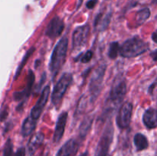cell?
Returning <instances> with one entry per match:
<instances>
[{"mask_svg":"<svg viewBox=\"0 0 157 156\" xmlns=\"http://www.w3.org/2000/svg\"><path fill=\"white\" fill-rule=\"evenodd\" d=\"M67 47H68V39L66 37H63L55 45L52 57H51L50 63H49V70L52 75V77L55 78L61 70L62 66L65 62L66 56H67Z\"/></svg>","mask_w":157,"mask_h":156,"instance_id":"6da1fadb","label":"cell"},{"mask_svg":"<svg viewBox=\"0 0 157 156\" xmlns=\"http://www.w3.org/2000/svg\"><path fill=\"white\" fill-rule=\"evenodd\" d=\"M149 44L140 37L135 36L124 41L121 46L120 54L126 58H136L147 51Z\"/></svg>","mask_w":157,"mask_h":156,"instance_id":"7a4b0ae2","label":"cell"},{"mask_svg":"<svg viewBox=\"0 0 157 156\" xmlns=\"http://www.w3.org/2000/svg\"><path fill=\"white\" fill-rule=\"evenodd\" d=\"M106 69H107V65L101 64L92 73L91 79H90V84H89V91H90V102H94L96 100L101 93Z\"/></svg>","mask_w":157,"mask_h":156,"instance_id":"3957f363","label":"cell"},{"mask_svg":"<svg viewBox=\"0 0 157 156\" xmlns=\"http://www.w3.org/2000/svg\"><path fill=\"white\" fill-rule=\"evenodd\" d=\"M73 80V76L71 73H64L57 82L52 94V102L54 106L58 107L66 91Z\"/></svg>","mask_w":157,"mask_h":156,"instance_id":"277c9868","label":"cell"},{"mask_svg":"<svg viewBox=\"0 0 157 156\" xmlns=\"http://www.w3.org/2000/svg\"><path fill=\"white\" fill-rule=\"evenodd\" d=\"M113 138V127L111 122L106 125L98 143L94 156H107Z\"/></svg>","mask_w":157,"mask_h":156,"instance_id":"5b68a950","label":"cell"},{"mask_svg":"<svg viewBox=\"0 0 157 156\" xmlns=\"http://www.w3.org/2000/svg\"><path fill=\"white\" fill-rule=\"evenodd\" d=\"M127 83H126L125 78L122 75L115 77L111 89H110V96H109L110 102L118 104L122 102L127 93Z\"/></svg>","mask_w":157,"mask_h":156,"instance_id":"8992f818","label":"cell"},{"mask_svg":"<svg viewBox=\"0 0 157 156\" xmlns=\"http://www.w3.org/2000/svg\"><path fill=\"white\" fill-rule=\"evenodd\" d=\"M90 30V25L88 24L79 26L75 29L72 35V47L75 50L82 48L87 44Z\"/></svg>","mask_w":157,"mask_h":156,"instance_id":"52a82bcc","label":"cell"},{"mask_svg":"<svg viewBox=\"0 0 157 156\" xmlns=\"http://www.w3.org/2000/svg\"><path fill=\"white\" fill-rule=\"evenodd\" d=\"M133 113V104L127 102L122 105L117 115V125L120 128H127L130 126Z\"/></svg>","mask_w":157,"mask_h":156,"instance_id":"ba28073f","label":"cell"},{"mask_svg":"<svg viewBox=\"0 0 157 156\" xmlns=\"http://www.w3.org/2000/svg\"><path fill=\"white\" fill-rule=\"evenodd\" d=\"M28 79H27V84H26V87L22 91L19 92H15L14 93V99L16 101H21L20 102L19 106L17 107V110H21L22 108L23 105L25 102L26 99L29 98V95H30L31 92H32V87H33V84L35 83V76L34 74L33 71L32 70H29V75H28Z\"/></svg>","mask_w":157,"mask_h":156,"instance_id":"9c48e42d","label":"cell"},{"mask_svg":"<svg viewBox=\"0 0 157 156\" xmlns=\"http://www.w3.org/2000/svg\"><path fill=\"white\" fill-rule=\"evenodd\" d=\"M49 94H50V87L46 86L42 90L41 96L39 97L38 100L37 101L36 104L32 107V110H31V117L33 118L34 119H36V120L40 117L44 106H46V103H47Z\"/></svg>","mask_w":157,"mask_h":156,"instance_id":"30bf717a","label":"cell"},{"mask_svg":"<svg viewBox=\"0 0 157 156\" xmlns=\"http://www.w3.org/2000/svg\"><path fill=\"white\" fill-rule=\"evenodd\" d=\"M64 28V23L59 17H54L48 24L45 30V35L54 39L62 34Z\"/></svg>","mask_w":157,"mask_h":156,"instance_id":"8fae6325","label":"cell"},{"mask_svg":"<svg viewBox=\"0 0 157 156\" xmlns=\"http://www.w3.org/2000/svg\"><path fill=\"white\" fill-rule=\"evenodd\" d=\"M67 116H68L67 112H62L57 119L55 133H54L53 136V141L55 143H58L62 139L64 129H65L66 123H67Z\"/></svg>","mask_w":157,"mask_h":156,"instance_id":"7c38bea8","label":"cell"},{"mask_svg":"<svg viewBox=\"0 0 157 156\" xmlns=\"http://www.w3.org/2000/svg\"><path fill=\"white\" fill-rule=\"evenodd\" d=\"M44 135L42 132H37L32 136L28 144L29 156H35V153L42 146L44 142Z\"/></svg>","mask_w":157,"mask_h":156,"instance_id":"4fadbf2b","label":"cell"},{"mask_svg":"<svg viewBox=\"0 0 157 156\" xmlns=\"http://www.w3.org/2000/svg\"><path fill=\"white\" fill-rule=\"evenodd\" d=\"M143 122L149 129L157 128V109L153 107L147 109L143 116Z\"/></svg>","mask_w":157,"mask_h":156,"instance_id":"5bb4252c","label":"cell"},{"mask_svg":"<svg viewBox=\"0 0 157 156\" xmlns=\"http://www.w3.org/2000/svg\"><path fill=\"white\" fill-rule=\"evenodd\" d=\"M78 142L75 139H69L58 150L56 156H73L78 151Z\"/></svg>","mask_w":157,"mask_h":156,"instance_id":"9a60e30c","label":"cell"},{"mask_svg":"<svg viewBox=\"0 0 157 156\" xmlns=\"http://www.w3.org/2000/svg\"><path fill=\"white\" fill-rule=\"evenodd\" d=\"M111 18V12H109L107 14L99 13L97 15L94 20V28L96 30L102 32L108 28Z\"/></svg>","mask_w":157,"mask_h":156,"instance_id":"2e32d148","label":"cell"},{"mask_svg":"<svg viewBox=\"0 0 157 156\" xmlns=\"http://www.w3.org/2000/svg\"><path fill=\"white\" fill-rule=\"evenodd\" d=\"M37 125V120L34 119L33 118L31 117L30 116H28L23 122L22 125H21V133L24 137L30 136L32 132L35 130V127Z\"/></svg>","mask_w":157,"mask_h":156,"instance_id":"e0dca14e","label":"cell"},{"mask_svg":"<svg viewBox=\"0 0 157 156\" xmlns=\"http://www.w3.org/2000/svg\"><path fill=\"white\" fill-rule=\"evenodd\" d=\"M94 116L91 115L87 116L81 122L79 128V136L81 139H84L90 132L91 128L92 123H93Z\"/></svg>","mask_w":157,"mask_h":156,"instance_id":"ac0fdd59","label":"cell"},{"mask_svg":"<svg viewBox=\"0 0 157 156\" xmlns=\"http://www.w3.org/2000/svg\"><path fill=\"white\" fill-rule=\"evenodd\" d=\"M135 147L137 151H143L149 147V142L147 138L142 133H136L133 138Z\"/></svg>","mask_w":157,"mask_h":156,"instance_id":"d6986e66","label":"cell"},{"mask_svg":"<svg viewBox=\"0 0 157 156\" xmlns=\"http://www.w3.org/2000/svg\"><path fill=\"white\" fill-rule=\"evenodd\" d=\"M150 10L149 8H144V9H140L138 11L136 15L135 21H136V26H140L144 24L150 16Z\"/></svg>","mask_w":157,"mask_h":156,"instance_id":"ffe728a7","label":"cell"},{"mask_svg":"<svg viewBox=\"0 0 157 156\" xmlns=\"http://www.w3.org/2000/svg\"><path fill=\"white\" fill-rule=\"evenodd\" d=\"M35 50V47H31L30 49H29V50L26 51L25 54V56L23 57L22 60H21V63H20L19 66L18 67V68H17L16 70V72H15V76H14V79L16 80L17 78H18V76H19L20 73H21V70H22V69L24 68L25 65L26 64V63H27L28 60H29V58H30L31 56H32V54H33V52Z\"/></svg>","mask_w":157,"mask_h":156,"instance_id":"44dd1931","label":"cell"},{"mask_svg":"<svg viewBox=\"0 0 157 156\" xmlns=\"http://www.w3.org/2000/svg\"><path fill=\"white\" fill-rule=\"evenodd\" d=\"M121 50V46L117 41H113L110 44L108 50V56L110 59H115L117 58L118 54L120 53Z\"/></svg>","mask_w":157,"mask_h":156,"instance_id":"7402d4cb","label":"cell"},{"mask_svg":"<svg viewBox=\"0 0 157 156\" xmlns=\"http://www.w3.org/2000/svg\"><path fill=\"white\" fill-rule=\"evenodd\" d=\"M13 155V144L11 139H9L5 144L3 148L2 156H12Z\"/></svg>","mask_w":157,"mask_h":156,"instance_id":"603a6c76","label":"cell"},{"mask_svg":"<svg viewBox=\"0 0 157 156\" xmlns=\"http://www.w3.org/2000/svg\"><path fill=\"white\" fill-rule=\"evenodd\" d=\"M92 57H93V52L91 50H87L81 58V61L84 64H87V63L90 62Z\"/></svg>","mask_w":157,"mask_h":156,"instance_id":"cb8c5ba5","label":"cell"},{"mask_svg":"<svg viewBox=\"0 0 157 156\" xmlns=\"http://www.w3.org/2000/svg\"><path fill=\"white\" fill-rule=\"evenodd\" d=\"M98 0H89L87 3H86V7L88 9H94L95 7V6L98 3Z\"/></svg>","mask_w":157,"mask_h":156,"instance_id":"d4e9b609","label":"cell"},{"mask_svg":"<svg viewBox=\"0 0 157 156\" xmlns=\"http://www.w3.org/2000/svg\"><path fill=\"white\" fill-rule=\"evenodd\" d=\"M14 156H25V148L24 147L18 148Z\"/></svg>","mask_w":157,"mask_h":156,"instance_id":"484cf974","label":"cell"},{"mask_svg":"<svg viewBox=\"0 0 157 156\" xmlns=\"http://www.w3.org/2000/svg\"><path fill=\"white\" fill-rule=\"evenodd\" d=\"M7 115H8V111H7V109H3L1 112H0V121H2L7 117Z\"/></svg>","mask_w":157,"mask_h":156,"instance_id":"4316f807","label":"cell"},{"mask_svg":"<svg viewBox=\"0 0 157 156\" xmlns=\"http://www.w3.org/2000/svg\"><path fill=\"white\" fill-rule=\"evenodd\" d=\"M150 57L152 58V59L154 61H157V49L156 50H153V51H152L151 53H150Z\"/></svg>","mask_w":157,"mask_h":156,"instance_id":"83f0119b","label":"cell"},{"mask_svg":"<svg viewBox=\"0 0 157 156\" xmlns=\"http://www.w3.org/2000/svg\"><path fill=\"white\" fill-rule=\"evenodd\" d=\"M151 38H152V40H153L156 44H157V29L154 32H153V34H152Z\"/></svg>","mask_w":157,"mask_h":156,"instance_id":"f1b7e54d","label":"cell"},{"mask_svg":"<svg viewBox=\"0 0 157 156\" xmlns=\"http://www.w3.org/2000/svg\"><path fill=\"white\" fill-rule=\"evenodd\" d=\"M83 2H84V0H78V8L81 7V4L83 3Z\"/></svg>","mask_w":157,"mask_h":156,"instance_id":"f546056e","label":"cell"},{"mask_svg":"<svg viewBox=\"0 0 157 156\" xmlns=\"http://www.w3.org/2000/svg\"><path fill=\"white\" fill-rule=\"evenodd\" d=\"M87 155H88V152H87V151H86L85 152L82 153V154H80L79 156H87Z\"/></svg>","mask_w":157,"mask_h":156,"instance_id":"4dcf8cb0","label":"cell"},{"mask_svg":"<svg viewBox=\"0 0 157 156\" xmlns=\"http://www.w3.org/2000/svg\"><path fill=\"white\" fill-rule=\"evenodd\" d=\"M40 63H41V61H37L36 62H35V67H38V65H39Z\"/></svg>","mask_w":157,"mask_h":156,"instance_id":"1f68e13d","label":"cell"},{"mask_svg":"<svg viewBox=\"0 0 157 156\" xmlns=\"http://www.w3.org/2000/svg\"><path fill=\"white\" fill-rule=\"evenodd\" d=\"M152 2H153V4L156 5L157 4V0H152Z\"/></svg>","mask_w":157,"mask_h":156,"instance_id":"d6a6232c","label":"cell"},{"mask_svg":"<svg viewBox=\"0 0 157 156\" xmlns=\"http://www.w3.org/2000/svg\"><path fill=\"white\" fill-rule=\"evenodd\" d=\"M107 156H110V154H107Z\"/></svg>","mask_w":157,"mask_h":156,"instance_id":"836d02e7","label":"cell"}]
</instances>
